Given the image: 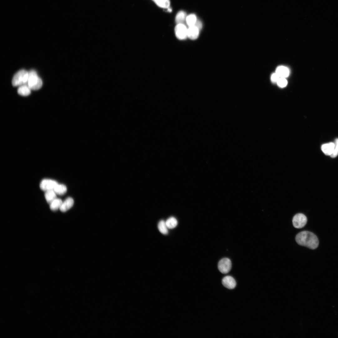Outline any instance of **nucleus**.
Instances as JSON below:
<instances>
[{
	"label": "nucleus",
	"mask_w": 338,
	"mask_h": 338,
	"mask_svg": "<svg viewBox=\"0 0 338 338\" xmlns=\"http://www.w3.org/2000/svg\"><path fill=\"white\" fill-rule=\"evenodd\" d=\"M295 240L299 245L314 249L318 246L319 240L314 233L308 231H303L296 236Z\"/></svg>",
	"instance_id": "1"
},
{
	"label": "nucleus",
	"mask_w": 338,
	"mask_h": 338,
	"mask_svg": "<svg viewBox=\"0 0 338 338\" xmlns=\"http://www.w3.org/2000/svg\"><path fill=\"white\" fill-rule=\"evenodd\" d=\"M28 72V78L27 84L31 89L33 90L39 89L42 86V81L39 77L36 71L32 70Z\"/></svg>",
	"instance_id": "2"
},
{
	"label": "nucleus",
	"mask_w": 338,
	"mask_h": 338,
	"mask_svg": "<svg viewBox=\"0 0 338 338\" xmlns=\"http://www.w3.org/2000/svg\"><path fill=\"white\" fill-rule=\"evenodd\" d=\"M28 78V72L24 69L21 70L14 75L12 84L13 86H17L27 84Z\"/></svg>",
	"instance_id": "3"
},
{
	"label": "nucleus",
	"mask_w": 338,
	"mask_h": 338,
	"mask_svg": "<svg viewBox=\"0 0 338 338\" xmlns=\"http://www.w3.org/2000/svg\"><path fill=\"white\" fill-rule=\"evenodd\" d=\"M188 29L183 23L177 24L175 28V35L180 40L186 39L187 37Z\"/></svg>",
	"instance_id": "4"
},
{
	"label": "nucleus",
	"mask_w": 338,
	"mask_h": 338,
	"mask_svg": "<svg viewBox=\"0 0 338 338\" xmlns=\"http://www.w3.org/2000/svg\"><path fill=\"white\" fill-rule=\"evenodd\" d=\"M306 216L301 213L295 215L293 218L292 223L293 226L295 228H300L303 227L307 222Z\"/></svg>",
	"instance_id": "5"
},
{
	"label": "nucleus",
	"mask_w": 338,
	"mask_h": 338,
	"mask_svg": "<svg viewBox=\"0 0 338 338\" xmlns=\"http://www.w3.org/2000/svg\"><path fill=\"white\" fill-rule=\"evenodd\" d=\"M232 267V263L228 258H223L218 262V268L219 271L222 273L225 274L228 273Z\"/></svg>",
	"instance_id": "6"
},
{
	"label": "nucleus",
	"mask_w": 338,
	"mask_h": 338,
	"mask_svg": "<svg viewBox=\"0 0 338 338\" xmlns=\"http://www.w3.org/2000/svg\"><path fill=\"white\" fill-rule=\"evenodd\" d=\"M58 184L57 182L55 180L45 179L41 182L40 187L42 191L46 192L49 190H54Z\"/></svg>",
	"instance_id": "7"
},
{
	"label": "nucleus",
	"mask_w": 338,
	"mask_h": 338,
	"mask_svg": "<svg viewBox=\"0 0 338 338\" xmlns=\"http://www.w3.org/2000/svg\"><path fill=\"white\" fill-rule=\"evenodd\" d=\"M223 285L229 289H233L235 288L236 282L235 279L230 276H227L224 277L222 280Z\"/></svg>",
	"instance_id": "8"
},
{
	"label": "nucleus",
	"mask_w": 338,
	"mask_h": 338,
	"mask_svg": "<svg viewBox=\"0 0 338 338\" xmlns=\"http://www.w3.org/2000/svg\"><path fill=\"white\" fill-rule=\"evenodd\" d=\"M74 203V201L73 198L68 197L62 202L59 209L62 212H65L73 206Z\"/></svg>",
	"instance_id": "9"
},
{
	"label": "nucleus",
	"mask_w": 338,
	"mask_h": 338,
	"mask_svg": "<svg viewBox=\"0 0 338 338\" xmlns=\"http://www.w3.org/2000/svg\"><path fill=\"white\" fill-rule=\"evenodd\" d=\"M334 147V143L330 142L322 145L321 149L325 155L330 156L333 153Z\"/></svg>",
	"instance_id": "10"
},
{
	"label": "nucleus",
	"mask_w": 338,
	"mask_h": 338,
	"mask_svg": "<svg viewBox=\"0 0 338 338\" xmlns=\"http://www.w3.org/2000/svg\"><path fill=\"white\" fill-rule=\"evenodd\" d=\"M199 29L195 26L189 27L187 30V37L191 40L197 39L199 34Z\"/></svg>",
	"instance_id": "11"
},
{
	"label": "nucleus",
	"mask_w": 338,
	"mask_h": 338,
	"mask_svg": "<svg viewBox=\"0 0 338 338\" xmlns=\"http://www.w3.org/2000/svg\"><path fill=\"white\" fill-rule=\"evenodd\" d=\"M275 73L280 78H285L289 75V71L287 67L281 66L277 68Z\"/></svg>",
	"instance_id": "12"
},
{
	"label": "nucleus",
	"mask_w": 338,
	"mask_h": 338,
	"mask_svg": "<svg viewBox=\"0 0 338 338\" xmlns=\"http://www.w3.org/2000/svg\"><path fill=\"white\" fill-rule=\"evenodd\" d=\"M31 90L27 84H25L19 86L17 91L19 95L25 96L30 94Z\"/></svg>",
	"instance_id": "13"
},
{
	"label": "nucleus",
	"mask_w": 338,
	"mask_h": 338,
	"mask_svg": "<svg viewBox=\"0 0 338 338\" xmlns=\"http://www.w3.org/2000/svg\"><path fill=\"white\" fill-rule=\"evenodd\" d=\"M56 195L54 190H49L45 192L44 195L47 202L50 204L57 198Z\"/></svg>",
	"instance_id": "14"
},
{
	"label": "nucleus",
	"mask_w": 338,
	"mask_h": 338,
	"mask_svg": "<svg viewBox=\"0 0 338 338\" xmlns=\"http://www.w3.org/2000/svg\"><path fill=\"white\" fill-rule=\"evenodd\" d=\"M186 13L183 11H180L177 13L175 17V22L177 24L183 23L186 20Z\"/></svg>",
	"instance_id": "15"
},
{
	"label": "nucleus",
	"mask_w": 338,
	"mask_h": 338,
	"mask_svg": "<svg viewBox=\"0 0 338 338\" xmlns=\"http://www.w3.org/2000/svg\"><path fill=\"white\" fill-rule=\"evenodd\" d=\"M54 190L57 195H62L66 193L67 189L64 185L58 184L54 188Z\"/></svg>",
	"instance_id": "16"
},
{
	"label": "nucleus",
	"mask_w": 338,
	"mask_h": 338,
	"mask_svg": "<svg viewBox=\"0 0 338 338\" xmlns=\"http://www.w3.org/2000/svg\"><path fill=\"white\" fill-rule=\"evenodd\" d=\"M62 202L60 199L56 198L49 204L50 209L53 211L57 210L59 209Z\"/></svg>",
	"instance_id": "17"
},
{
	"label": "nucleus",
	"mask_w": 338,
	"mask_h": 338,
	"mask_svg": "<svg viewBox=\"0 0 338 338\" xmlns=\"http://www.w3.org/2000/svg\"><path fill=\"white\" fill-rule=\"evenodd\" d=\"M159 7L163 8H167L170 7V0H152Z\"/></svg>",
	"instance_id": "18"
},
{
	"label": "nucleus",
	"mask_w": 338,
	"mask_h": 338,
	"mask_svg": "<svg viewBox=\"0 0 338 338\" xmlns=\"http://www.w3.org/2000/svg\"><path fill=\"white\" fill-rule=\"evenodd\" d=\"M197 17L194 14H191L187 16L186 22L187 25L191 27L194 26L197 21Z\"/></svg>",
	"instance_id": "19"
},
{
	"label": "nucleus",
	"mask_w": 338,
	"mask_h": 338,
	"mask_svg": "<svg viewBox=\"0 0 338 338\" xmlns=\"http://www.w3.org/2000/svg\"><path fill=\"white\" fill-rule=\"evenodd\" d=\"M158 229L160 232L163 234H167L168 233V228L166 222L163 220L159 221L158 225Z\"/></svg>",
	"instance_id": "20"
},
{
	"label": "nucleus",
	"mask_w": 338,
	"mask_h": 338,
	"mask_svg": "<svg viewBox=\"0 0 338 338\" xmlns=\"http://www.w3.org/2000/svg\"><path fill=\"white\" fill-rule=\"evenodd\" d=\"M177 219L173 217L169 218L166 221V225L169 229L175 228L177 226Z\"/></svg>",
	"instance_id": "21"
},
{
	"label": "nucleus",
	"mask_w": 338,
	"mask_h": 338,
	"mask_svg": "<svg viewBox=\"0 0 338 338\" xmlns=\"http://www.w3.org/2000/svg\"><path fill=\"white\" fill-rule=\"evenodd\" d=\"M335 147L333 153L330 156L332 158L336 157L338 155V138L335 139Z\"/></svg>",
	"instance_id": "22"
},
{
	"label": "nucleus",
	"mask_w": 338,
	"mask_h": 338,
	"mask_svg": "<svg viewBox=\"0 0 338 338\" xmlns=\"http://www.w3.org/2000/svg\"><path fill=\"white\" fill-rule=\"evenodd\" d=\"M277 83L279 87L283 88L286 86L287 81L285 78H280Z\"/></svg>",
	"instance_id": "23"
},
{
	"label": "nucleus",
	"mask_w": 338,
	"mask_h": 338,
	"mask_svg": "<svg viewBox=\"0 0 338 338\" xmlns=\"http://www.w3.org/2000/svg\"><path fill=\"white\" fill-rule=\"evenodd\" d=\"M280 77L276 73H273L271 76V80L273 83H277Z\"/></svg>",
	"instance_id": "24"
},
{
	"label": "nucleus",
	"mask_w": 338,
	"mask_h": 338,
	"mask_svg": "<svg viewBox=\"0 0 338 338\" xmlns=\"http://www.w3.org/2000/svg\"><path fill=\"white\" fill-rule=\"evenodd\" d=\"M195 26L197 27L200 30L202 28V24L200 21L197 20Z\"/></svg>",
	"instance_id": "25"
},
{
	"label": "nucleus",
	"mask_w": 338,
	"mask_h": 338,
	"mask_svg": "<svg viewBox=\"0 0 338 338\" xmlns=\"http://www.w3.org/2000/svg\"><path fill=\"white\" fill-rule=\"evenodd\" d=\"M167 11L169 12H171L172 11V9L171 8H170V7H169L168 8H167Z\"/></svg>",
	"instance_id": "26"
}]
</instances>
